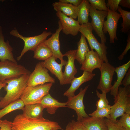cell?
Here are the masks:
<instances>
[{
    "instance_id": "obj_10",
    "label": "cell",
    "mask_w": 130,
    "mask_h": 130,
    "mask_svg": "<svg viewBox=\"0 0 130 130\" xmlns=\"http://www.w3.org/2000/svg\"><path fill=\"white\" fill-rule=\"evenodd\" d=\"M101 76L97 89L102 93L110 92L112 86V82L115 74V67L108 62L103 63L99 69Z\"/></svg>"
},
{
    "instance_id": "obj_7",
    "label": "cell",
    "mask_w": 130,
    "mask_h": 130,
    "mask_svg": "<svg viewBox=\"0 0 130 130\" xmlns=\"http://www.w3.org/2000/svg\"><path fill=\"white\" fill-rule=\"evenodd\" d=\"M10 34L17 38L22 39L24 42V48L20 55L17 58L18 61L20 60L24 54L29 51H34L37 46L46 39L47 37L52 33L50 31H44L41 34L30 37L23 36L19 33L15 28L10 32Z\"/></svg>"
},
{
    "instance_id": "obj_22",
    "label": "cell",
    "mask_w": 130,
    "mask_h": 130,
    "mask_svg": "<svg viewBox=\"0 0 130 130\" xmlns=\"http://www.w3.org/2000/svg\"><path fill=\"white\" fill-rule=\"evenodd\" d=\"M80 121L87 130H108L104 118L89 116Z\"/></svg>"
},
{
    "instance_id": "obj_42",
    "label": "cell",
    "mask_w": 130,
    "mask_h": 130,
    "mask_svg": "<svg viewBox=\"0 0 130 130\" xmlns=\"http://www.w3.org/2000/svg\"><path fill=\"white\" fill-rule=\"evenodd\" d=\"M63 130H72L70 123H69L66 127L65 129Z\"/></svg>"
},
{
    "instance_id": "obj_21",
    "label": "cell",
    "mask_w": 130,
    "mask_h": 130,
    "mask_svg": "<svg viewBox=\"0 0 130 130\" xmlns=\"http://www.w3.org/2000/svg\"><path fill=\"white\" fill-rule=\"evenodd\" d=\"M40 103L44 109H46L47 112L51 114H54L59 108L67 107L66 102H60L53 98L49 93L43 97Z\"/></svg>"
},
{
    "instance_id": "obj_9",
    "label": "cell",
    "mask_w": 130,
    "mask_h": 130,
    "mask_svg": "<svg viewBox=\"0 0 130 130\" xmlns=\"http://www.w3.org/2000/svg\"><path fill=\"white\" fill-rule=\"evenodd\" d=\"M107 14V11L95 9L90 5L89 15L91 19L90 23L93 30L100 37L102 43H105L106 42V38L103 33V28L105 18Z\"/></svg>"
},
{
    "instance_id": "obj_17",
    "label": "cell",
    "mask_w": 130,
    "mask_h": 130,
    "mask_svg": "<svg viewBox=\"0 0 130 130\" xmlns=\"http://www.w3.org/2000/svg\"><path fill=\"white\" fill-rule=\"evenodd\" d=\"M56 60L52 56L41 63L44 67L55 76L59 80L60 84L62 85H63V75L62 69L63 66L66 65L67 62L59 64L56 62Z\"/></svg>"
},
{
    "instance_id": "obj_28",
    "label": "cell",
    "mask_w": 130,
    "mask_h": 130,
    "mask_svg": "<svg viewBox=\"0 0 130 130\" xmlns=\"http://www.w3.org/2000/svg\"><path fill=\"white\" fill-rule=\"evenodd\" d=\"M25 105L23 101L20 99L11 103L0 110V119L6 115L13 111L22 110Z\"/></svg>"
},
{
    "instance_id": "obj_33",
    "label": "cell",
    "mask_w": 130,
    "mask_h": 130,
    "mask_svg": "<svg viewBox=\"0 0 130 130\" xmlns=\"http://www.w3.org/2000/svg\"><path fill=\"white\" fill-rule=\"evenodd\" d=\"M91 6L95 9L108 11L105 0H88Z\"/></svg>"
},
{
    "instance_id": "obj_3",
    "label": "cell",
    "mask_w": 130,
    "mask_h": 130,
    "mask_svg": "<svg viewBox=\"0 0 130 130\" xmlns=\"http://www.w3.org/2000/svg\"><path fill=\"white\" fill-rule=\"evenodd\" d=\"M114 99L115 104L111 106L109 119L116 122L118 117L125 113H130V86L124 87L120 86L117 95Z\"/></svg>"
},
{
    "instance_id": "obj_11",
    "label": "cell",
    "mask_w": 130,
    "mask_h": 130,
    "mask_svg": "<svg viewBox=\"0 0 130 130\" xmlns=\"http://www.w3.org/2000/svg\"><path fill=\"white\" fill-rule=\"evenodd\" d=\"M89 85L86 86L84 89L81 88L79 93L77 95L68 98L67 107L74 110L77 115V121H80L84 118L89 117L85 110L83 99Z\"/></svg>"
},
{
    "instance_id": "obj_38",
    "label": "cell",
    "mask_w": 130,
    "mask_h": 130,
    "mask_svg": "<svg viewBox=\"0 0 130 130\" xmlns=\"http://www.w3.org/2000/svg\"><path fill=\"white\" fill-rule=\"evenodd\" d=\"M127 40V44L126 48L122 54L118 57V59L122 60L124 58V57L127 53L128 50L130 48V34L129 32L128 35Z\"/></svg>"
},
{
    "instance_id": "obj_2",
    "label": "cell",
    "mask_w": 130,
    "mask_h": 130,
    "mask_svg": "<svg viewBox=\"0 0 130 130\" xmlns=\"http://www.w3.org/2000/svg\"><path fill=\"white\" fill-rule=\"evenodd\" d=\"M30 74H24L4 82L7 84L4 87L6 93L4 97L0 98V108H3L11 103L20 99L27 86Z\"/></svg>"
},
{
    "instance_id": "obj_30",
    "label": "cell",
    "mask_w": 130,
    "mask_h": 130,
    "mask_svg": "<svg viewBox=\"0 0 130 130\" xmlns=\"http://www.w3.org/2000/svg\"><path fill=\"white\" fill-rule=\"evenodd\" d=\"M111 106L109 105L107 106L100 109H97L92 113L90 114L89 115L91 117L104 118L110 119L111 113Z\"/></svg>"
},
{
    "instance_id": "obj_15",
    "label": "cell",
    "mask_w": 130,
    "mask_h": 130,
    "mask_svg": "<svg viewBox=\"0 0 130 130\" xmlns=\"http://www.w3.org/2000/svg\"><path fill=\"white\" fill-rule=\"evenodd\" d=\"M76 50H70L63 54L64 56H66L68 58L63 72V85L71 84L75 77V75L77 73V69L75 65Z\"/></svg>"
},
{
    "instance_id": "obj_20",
    "label": "cell",
    "mask_w": 130,
    "mask_h": 130,
    "mask_svg": "<svg viewBox=\"0 0 130 130\" xmlns=\"http://www.w3.org/2000/svg\"><path fill=\"white\" fill-rule=\"evenodd\" d=\"M130 60L126 63L115 68V72L117 74V79L115 81L110 91V94L114 98L117 96L119 87L122 84V82L125 75L130 68Z\"/></svg>"
},
{
    "instance_id": "obj_26",
    "label": "cell",
    "mask_w": 130,
    "mask_h": 130,
    "mask_svg": "<svg viewBox=\"0 0 130 130\" xmlns=\"http://www.w3.org/2000/svg\"><path fill=\"white\" fill-rule=\"evenodd\" d=\"M78 48L75 54V59L80 64L84 62L88 52L90 51L86 39L82 34L79 41L77 43Z\"/></svg>"
},
{
    "instance_id": "obj_25",
    "label": "cell",
    "mask_w": 130,
    "mask_h": 130,
    "mask_svg": "<svg viewBox=\"0 0 130 130\" xmlns=\"http://www.w3.org/2000/svg\"><path fill=\"white\" fill-rule=\"evenodd\" d=\"M90 4L88 0H82L77 6V20L80 25L89 22Z\"/></svg>"
},
{
    "instance_id": "obj_32",
    "label": "cell",
    "mask_w": 130,
    "mask_h": 130,
    "mask_svg": "<svg viewBox=\"0 0 130 130\" xmlns=\"http://www.w3.org/2000/svg\"><path fill=\"white\" fill-rule=\"evenodd\" d=\"M96 94L99 98L97 102V109H100L107 106L109 105V102L106 97V93H101L97 90L96 91Z\"/></svg>"
},
{
    "instance_id": "obj_27",
    "label": "cell",
    "mask_w": 130,
    "mask_h": 130,
    "mask_svg": "<svg viewBox=\"0 0 130 130\" xmlns=\"http://www.w3.org/2000/svg\"><path fill=\"white\" fill-rule=\"evenodd\" d=\"M33 51V58L39 60L45 61L52 56L51 49L43 42L39 45Z\"/></svg>"
},
{
    "instance_id": "obj_18",
    "label": "cell",
    "mask_w": 130,
    "mask_h": 130,
    "mask_svg": "<svg viewBox=\"0 0 130 130\" xmlns=\"http://www.w3.org/2000/svg\"><path fill=\"white\" fill-rule=\"evenodd\" d=\"M96 74L84 71L82 74L78 77H75L72 80L69 88L64 94L68 98L75 95V91L83 83L92 79Z\"/></svg>"
},
{
    "instance_id": "obj_29",
    "label": "cell",
    "mask_w": 130,
    "mask_h": 130,
    "mask_svg": "<svg viewBox=\"0 0 130 130\" xmlns=\"http://www.w3.org/2000/svg\"><path fill=\"white\" fill-rule=\"evenodd\" d=\"M120 13L123 20L121 24V32L125 33L128 32L130 29V12L123 9L119 6L117 10Z\"/></svg>"
},
{
    "instance_id": "obj_4",
    "label": "cell",
    "mask_w": 130,
    "mask_h": 130,
    "mask_svg": "<svg viewBox=\"0 0 130 130\" xmlns=\"http://www.w3.org/2000/svg\"><path fill=\"white\" fill-rule=\"evenodd\" d=\"M52 84L48 83L34 87L27 86L20 99L25 105L40 103L43 97L49 93Z\"/></svg>"
},
{
    "instance_id": "obj_35",
    "label": "cell",
    "mask_w": 130,
    "mask_h": 130,
    "mask_svg": "<svg viewBox=\"0 0 130 130\" xmlns=\"http://www.w3.org/2000/svg\"><path fill=\"white\" fill-rule=\"evenodd\" d=\"M104 120L108 130H119L121 128L118 125L116 122H113L107 118H104Z\"/></svg>"
},
{
    "instance_id": "obj_31",
    "label": "cell",
    "mask_w": 130,
    "mask_h": 130,
    "mask_svg": "<svg viewBox=\"0 0 130 130\" xmlns=\"http://www.w3.org/2000/svg\"><path fill=\"white\" fill-rule=\"evenodd\" d=\"M116 123L120 127L130 130V113L124 114L119 120H117Z\"/></svg>"
},
{
    "instance_id": "obj_8",
    "label": "cell",
    "mask_w": 130,
    "mask_h": 130,
    "mask_svg": "<svg viewBox=\"0 0 130 130\" xmlns=\"http://www.w3.org/2000/svg\"><path fill=\"white\" fill-rule=\"evenodd\" d=\"M48 72L41 62L37 63L34 70L29 75L27 86L34 87L48 83H54L55 79L50 75Z\"/></svg>"
},
{
    "instance_id": "obj_39",
    "label": "cell",
    "mask_w": 130,
    "mask_h": 130,
    "mask_svg": "<svg viewBox=\"0 0 130 130\" xmlns=\"http://www.w3.org/2000/svg\"><path fill=\"white\" fill-rule=\"evenodd\" d=\"M125 77L122 80V84L124 87H126L130 86V68L128 70L125 75Z\"/></svg>"
},
{
    "instance_id": "obj_13",
    "label": "cell",
    "mask_w": 130,
    "mask_h": 130,
    "mask_svg": "<svg viewBox=\"0 0 130 130\" xmlns=\"http://www.w3.org/2000/svg\"><path fill=\"white\" fill-rule=\"evenodd\" d=\"M56 15L61 23L62 31L64 34L74 36L77 35L80 27L77 20L66 16L60 11L57 12Z\"/></svg>"
},
{
    "instance_id": "obj_24",
    "label": "cell",
    "mask_w": 130,
    "mask_h": 130,
    "mask_svg": "<svg viewBox=\"0 0 130 130\" xmlns=\"http://www.w3.org/2000/svg\"><path fill=\"white\" fill-rule=\"evenodd\" d=\"M56 11L60 12L65 15L74 19L77 18V7L70 4L55 2L52 4Z\"/></svg>"
},
{
    "instance_id": "obj_12",
    "label": "cell",
    "mask_w": 130,
    "mask_h": 130,
    "mask_svg": "<svg viewBox=\"0 0 130 130\" xmlns=\"http://www.w3.org/2000/svg\"><path fill=\"white\" fill-rule=\"evenodd\" d=\"M106 17L107 20L104 22L103 31L104 34L108 32L110 43H114V40H118L116 34L117 26L118 21L121 16L117 11L109 10Z\"/></svg>"
},
{
    "instance_id": "obj_36",
    "label": "cell",
    "mask_w": 130,
    "mask_h": 130,
    "mask_svg": "<svg viewBox=\"0 0 130 130\" xmlns=\"http://www.w3.org/2000/svg\"><path fill=\"white\" fill-rule=\"evenodd\" d=\"M70 124L72 130H87L80 121L72 120Z\"/></svg>"
},
{
    "instance_id": "obj_23",
    "label": "cell",
    "mask_w": 130,
    "mask_h": 130,
    "mask_svg": "<svg viewBox=\"0 0 130 130\" xmlns=\"http://www.w3.org/2000/svg\"><path fill=\"white\" fill-rule=\"evenodd\" d=\"M44 108L41 104L37 103L25 105L22 110L23 115L27 118L33 119L43 118V111Z\"/></svg>"
},
{
    "instance_id": "obj_45",
    "label": "cell",
    "mask_w": 130,
    "mask_h": 130,
    "mask_svg": "<svg viewBox=\"0 0 130 130\" xmlns=\"http://www.w3.org/2000/svg\"><path fill=\"white\" fill-rule=\"evenodd\" d=\"M0 120H1V119H0Z\"/></svg>"
},
{
    "instance_id": "obj_40",
    "label": "cell",
    "mask_w": 130,
    "mask_h": 130,
    "mask_svg": "<svg viewBox=\"0 0 130 130\" xmlns=\"http://www.w3.org/2000/svg\"><path fill=\"white\" fill-rule=\"evenodd\" d=\"M82 0H59V2L72 4L77 7L80 4Z\"/></svg>"
},
{
    "instance_id": "obj_41",
    "label": "cell",
    "mask_w": 130,
    "mask_h": 130,
    "mask_svg": "<svg viewBox=\"0 0 130 130\" xmlns=\"http://www.w3.org/2000/svg\"><path fill=\"white\" fill-rule=\"evenodd\" d=\"M120 5L123 7L130 8V0H121L119 3Z\"/></svg>"
},
{
    "instance_id": "obj_16",
    "label": "cell",
    "mask_w": 130,
    "mask_h": 130,
    "mask_svg": "<svg viewBox=\"0 0 130 130\" xmlns=\"http://www.w3.org/2000/svg\"><path fill=\"white\" fill-rule=\"evenodd\" d=\"M103 62L97 52L91 50L88 52L80 69L84 71L92 73L94 69H99Z\"/></svg>"
},
{
    "instance_id": "obj_34",
    "label": "cell",
    "mask_w": 130,
    "mask_h": 130,
    "mask_svg": "<svg viewBox=\"0 0 130 130\" xmlns=\"http://www.w3.org/2000/svg\"><path fill=\"white\" fill-rule=\"evenodd\" d=\"M121 0H108L106 4V6L108 10L117 11Z\"/></svg>"
},
{
    "instance_id": "obj_14",
    "label": "cell",
    "mask_w": 130,
    "mask_h": 130,
    "mask_svg": "<svg viewBox=\"0 0 130 130\" xmlns=\"http://www.w3.org/2000/svg\"><path fill=\"white\" fill-rule=\"evenodd\" d=\"M58 28L55 32L53 33L52 36L48 39L46 40L43 42L51 49L52 53V56L56 59H59L61 63L66 62L67 61L63 59L64 56L60 50V44L59 37L60 32L62 30V27L61 23L59 20Z\"/></svg>"
},
{
    "instance_id": "obj_6",
    "label": "cell",
    "mask_w": 130,
    "mask_h": 130,
    "mask_svg": "<svg viewBox=\"0 0 130 130\" xmlns=\"http://www.w3.org/2000/svg\"><path fill=\"white\" fill-rule=\"evenodd\" d=\"M30 71L23 65L9 60L0 61V82L19 77L25 74H30Z\"/></svg>"
},
{
    "instance_id": "obj_19",
    "label": "cell",
    "mask_w": 130,
    "mask_h": 130,
    "mask_svg": "<svg viewBox=\"0 0 130 130\" xmlns=\"http://www.w3.org/2000/svg\"><path fill=\"white\" fill-rule=\"evenodd\" d=\"M13 48L8 40L5 41L2 27L0 26V60L1 61L9 60L17 63L12 52Z\"/></svg>"
},
{
    "instance_id": "obj_43",
    "label": "cell",
    "mask_w": 130,
    "mask_h": 130,
    "mask_svg": "<svg viewBox=\"0 0 130 130\" xmlns=\"http://www.w3.org/2000/svg\"><path fill=\"white\" fill-rule=\"evenodd\" d=\"M6 84L5 83L0 82V90L2 88H4Z\"/></svg>"
},
{
    "instance_id": "obj_44",
    "label": "cell",
    "mask_w": 130,
    "mask_h": 130,
    "mask_svg": "<svg viewBox=\"0 0 130 130\" xmlns=\"http://www.w3.org/2000/svg\"><path fill=\"white\" fill-rule=\"evenodd\" d=\"M119 130H126L125 128L123 127H121L119 129Z\"/></svg>"
},
{
    "instance_id": "obj_37",
    "label": "cell",
    "mask_w": 130,
    "mask_h": 130,
    "mask_svg": "<svg viewBox=\"0 0 130 130\" xmlns=\"http://www.w3.org/2000/svg\"><path fill=\"white\" fill-rule=\"evenodd\" d=\"M12 122L6 119L0 120V130H12Z\"/></svg>"
},
{
    "instance_id": "obj_1",
    "label": "cell",
    "mask_w": 130,
    "mask_h": 130,
    "mask_svg": "<svg viewBox=\"0 0 130 130\" xmlns=\"http://www.w3.org/2000/svg\"><path fill=\"white\" fill-rule=\"evenodd\" d=\"M12 130H62L58 124L43 117L27 118L22 114L16 116L12 122Z\"/></svg>"
},
{
    "instance_id": "obj_5",
    "label": "cell",
    "mask_w": 130,
    "mask_h": 130,
    "mask_svg": "<svg viewBox=\"0 0 130 130\" xmlns=\"http://www.w3.org/2000/svg\"><path fill=\"white\" fill-rule=\"evenodd\" d=\"M93 30L90 23L89 22L80 25L79 32L87 40L91 50H95L103 62H108L107 56L108 47L105 43H100L98 42L92 33Z\"/></svg>"
}]
</instances>
